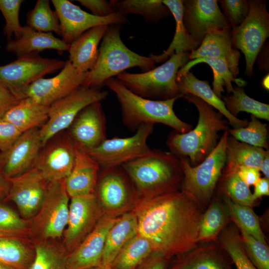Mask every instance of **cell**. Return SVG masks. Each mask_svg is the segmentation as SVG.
Instances as JSON below:
<instances>
[{
    "instance_id": "f35d334b",
    "label": "cell",
    "mask_w": 269,
    "mask_h": 269,
    "mask_svg": "<svg viewBox=\"0 0 269 269\" xmlns=\"http://www.w3.org/2000/svg\"><path fill=\"white\" fill-rule=\"evenodd\" d=\"M219 247L229 255L237 269H258L247 256L237 226H226L218 235Z\"/></svg>"
},
{
    "instance_id": "d6986e66",
    "label": "cell",
    "mask_w": 269,
    "mask_h": 269,
    "mask_svg": "<svg viewBox=\"0 0 269 269\" xmlns=\"http://www.w3.org/2000/svg\"><path fill=\"white\" fill-rule=\"evenodd\" d=\"M183 21L189 34L200 45L212 28H231L216 0H183Z\"/></svg>"
},
{
    "instance_id": "816d5d0a",
    "label": "cell",
    "mask_w": 269,
    "mask_h": 269,
    "mask_svg": "<svg viewBox=\"0 0 269 269\" xmlns=\"http://www.w3.org/2000/svg\"><path fill=\"white\" fill-rule=\"evenodd\" d=\"M20 100L0 80V118Z\"/></svg>"
},
{
    "instance_id": "91938a15",
    "label": "cell",
    "mask_w": 269,
    "mask_h": 269,
    "mask_svg": "<svg viewBox=\"0 0 269 269\" xmlns=\"http://www.w3.org/2000/svg\"><path fill=\"white\" fill-rule=\"evenodd\" d=\"M94 269H109V267H105V266H103L101 265V266H99V268H96Z\"/></svg>"
},
{
    "instance_id": "2e32d148",
    "label": "cell",
    "mask_w": 269,
    "mask_h": 269,
    "mask_svg": "<svg viewBox=\"0 0 269 269\" xmlns=\"http://www.w3.org/2000/svg\"><path fill=\"white\" fill-rule=\"evenodd\" d=\"M120 166L103 170L94 193L105 213L114 216L123 214L135 202L136 196L130 186Z\"/></svg>"
},
{
    "instance_id": "6f0895ef",
    "label": "cell",
    "mask_w": 269,
    "mask_h": 269,
    "mask_svg": "<svg viewBox=\"0 0 269 269\" xmlns=\"http://www.w3.org/2000/svg\"><path fill=\"white\" fill-rule=\"evenodd\" d=\"M147 269H165V264L162 260L158 259L153 262Z\"/></svg>"
},
{
    "instance_id": "d590c367",
    "label": "cell",
    "mask_w": 269,
    "mask_h": 269,
    "mask_svg": "<svg viewBox=\"0 0 269 269\" xmlns=\"http://www.w3.org/2000/svg\"><path fill=\"white\" fill-rule=\"evenodd\" d=\"M152 252L149 242L137 233L123 247L111 267L114 269H134Z\"/></svg>"
},
{
    "instance_id": "3957f363",
    "label": "cell",
    "mask_w": 269,
    "mask_h": 269,
    "mask_svg": "<svg viewBox=\"0 0 269 269\" xmlns=\"http://www.w3.org/2000/svg\"><path fill=\"white\" fill-rule=\"evenodd\" d=\"M121 166L135 187L136 198L178 189L183 177L180 158L170 151L151 149Z\"/></svg>"
},
{
    "instance_id": "f1b7e54d",
    "label": "cell",
    "mask_w": 269,
    "mask_h": 269,
    "mask_svg": "<svg viewBox=\"0 0 269 269\" xmlns=\"http://www.w3.org/2000/svg\"><path fill=\"white\" fill-rule=\"evenodd\" d=\"M162 2L168 8L175 21V34L169 47L159 55L152 53L150 57L155 63L164 62L174 54L190 53L199 45L193 39L186 30L183 21V0H164Z\"/></svg>"
},
{
    "instance_id": "74e56055",
    "label": "cell",
    "mask_w": 269,
    "mask_h": 269,
    "mask_svg": "<svg viewBox=\"0 0 269 269\" xmlns=\"http://www.w3.org/2000/svg\"><path fill=\"white\" fill-rule=\"evenodd\" d=\"M221 196L233 223L240 226L257 239L267 244L259 218L253 207L237 204L225 196Z\"/></svg>"
},
{
    "instance_id": "6da1fadb",
    "label": "cell",
    "mask_w": 269,
    "mask_h": 269,
    "mask_svg": "<svg viewBox=\"0 0 269 269\" xmlns=\"http://www.w3.org/2000/svg\"><path fill=\"white\" fill-rule=\"evenodd\" d=\"M134 206L138 234L159 256L182 255L198 245L203 208L185 191L175 189L136 198Z\"/></svg>"
},
{
    "instance_id": "7402d4cb",
    "label": "cell",
    "mask_w": 269,
    "mask_h": 269,
    "mask_svg": "<svg viewBox=\"0 0 269 269\" xmlns=\"http://www.w3.org/2000/svg\"><path fill=\"white\" fill-rule=\"evenodd\" d=\"M118 218L104 214L90 234L67 256L68 269H89L102 265L108 232Z\"/></svg>"
},
{
    "instance_id": "ba28073f",
    "label": "cell",
    "mask_w": 269,
    "mask_h": 269,
    "mask_svg": "<svg viewBox=\"0 0 269 269\" xmlns=\"http://www.w3.org/2000/svg\"><path fill=\"white\" fill-rule=\"evenodd\" d=\"M248 14L231 32L234 47L240 50L246 60L245 74L251 76L257 56L269 36V13L265 0H248Z\"/></svg>"
},
{
    "instance_id": "8992f818",
    "label": "cell",
    "mask_w": 269,
    "mask_h": 269,
    "mask_svg": "<svg viewBox=\"0 0 269 269\" xmlns=\"http://www.w3.org/2000/svg\"><path fill=\"white\" fill-rule=\"evenodd\" d=\"M189 53L174 54L162 65L141 73L123 72L116 76L126 88L146 99L180 98L176 82L178 71L190 60Z\"/></svg>"
},
{
    "instance_id": "52a82bcc",
    "label": "cell",
    "mask_w": 269,
    "mask_h": 269,
    "mask_svg": "<svg viewBox=\"0 0 269 269\" xmlns=\"http://www.w3.org/2000/svg\"><path fill=\"white\" fill-rule=\"evenodd\" d=\"M228 131H225L215 147L198 165H191L185 158H179L183 177L181 190L191 195L202 207L211 201L225 166Z\"/></svg>"
},
{
    "instance_id": "f546056e",
    "label": "cell",
    "mask_w": 269,
    "mask_h": 269,
    "mask_svg": "<svg viewBox=\"0 0 269 269\" xmlns=\"http://www.w3.org/2000/svg\"><path fill=\"white\" fill-rule=\"evenodd\" d=\"M269 153V150L251 145L228 135L225 163L222 175L236 171L241 166L259 169L263 160Z\"/></svg>"
},
{
    "instance_id": "c3c4849f",
    "label": "cell",
    "mask_w": 269,
    "mask_h": 269,
    "mask_svg": "<svg viewBox=\"0 0 269 269\" xmlns=\"http://www.w3.org/2000/svg\"><path fill=\"white\" fill-rule=\"evenodd\" d=\"M223 14L230 23L232 29L240 25L247 17L249 10L248 0H219Z\"/></svg>"
},
{
    "instance_id": "5bb4252c",
    "label": "cell",
    "mask_w": 269,
    "mask_h": 269,
    "mask_svg": "<svg viewBox=\"0 0 269 269\" xmlns=\"http://www.w3.org/2000/svg\"><path fill=\"white\" fill-rule=\"evenodd\" d=\"M105 214L94 193L70 198L68 220L63 233L64 244L70 253L94 229Z\"/></svg>"
},
{
    "instance_id": "f5cc1de1",
    "label": "cell",
    "mask_w": 269,
    "mask_h": 269,
    "mask_svg": "<svg viewBox=\"0 0 269 269\" xmlns=\"http://www.w3.org/2000/svg\"><path fill=\"white\" fill-rule=\"evenodd\" d=\"M236 171L240 178L249 187L255 186L261 178L260 171L257 168L241 166Z\"/></svg>"
},
{
    "instance_id": "4fadbf2b",
    "label": "cell",
    "mask_w": 269,
    "mask_h": 269,
    "mask_svg": "<svg viewBox=\"0 0 269 269\" xmlns=\"http://www.w3.org/2000/svg\"><path fill=\"white\" fill-rule=\"evenodd\" d=\"M51 2L59 19L62 39L68 44L94 27L121 25L128 22L126 15L117 12L107 16L100 17L84 11L67 0H52Z\"/></svg>"
},
{
    "instance_id": "44dd1931",
    "label": "cell",
    "mask_w": 269,
    "mask_h": 269,
    "mask_svg": "<svg viewBox=\"0 0 269 269\" xmlns=\"http://www.w3.org/2000/svg\"><path fill=\"white\" fill-rule=\"evenodd\" d=\"M42 147L39 130L33 129L22 133L14 143L0 157L2 173L7 179L34 166Z\"/></svg>"
},
{
    "instance_id": "d6a6232c",
    "label": "cell",
    "mask_w": 269,
    "mask_h": 269,
    "mask_svg": "<svg viewBox=\"0 0 269 269\" xmlns=\"http://www.w3.org/2000/svg\"><path fill=\"white\" fill-rule=\"evenodd\" d=\"M200 63H205L212 68L214 76L212 90L220 98L222 97V93L224 92V87L228 94L233 91L232 82H236L240 86L246 83L243 80L234 77L224 59L213 57L200 58L189 61L178 71L177 77L189 71L193 66Z\"/></svg>"
},
{
    "instance_id": "ffe728a7",
    "label": "cell",
    "mask_w": 269,
    "mask_h": 269,
    "mask_svg": "<svg viewBox=\"0 0 269 269\" xmlns=\"http://www.w3.org/2000/svg\"><path fill=\"white\" fill-rule=\"evenodd\" d=\"M68 129L67 134L76 147L84 151L97 146L106 139V118L101 102L84 108Z\"/></svg>"
},
{
    "instance_id": "4dcf8cb0",
    "label": "cell",
    "mask_w": 269,
    "mask_h": 269,
    "mask_svg": "<svg viewBox=\"0 0 269 269\" xmlns=\"http://www.w3.org/2000/svg\"><path fill=\"white\" fill-rule=\"evenodd\" d=\"M49 107L29 97L21 99L1 117L22 133L42 126L48 118Z\"/></svg>"
},
{
    "instance_id": "83f0119b",
    "label": "cell",
    "mask_w": 269,
    "mask_h": 269,
    "mask_svg": "<svg viewBox=\"0 0 269 269\" xmlns=\"http://www.w3.org/2000/svg\"><path fill=\"white\" fill-rule=\"evenodd\" d=\"M137 233V220L132 211L119 216L108 232L102 256V265L111 267L123 247Z\"/></svg>"
},
{
    "instance_id": "8d00e7d4",
    "label": "cell",
    "mask_w": 269,
    "mask_h": 269,
    "mask_svg": "<svg viewBox=\"0 0 269 269\" xmlns=\"http://www.w3.org/2000/svg\"><path fill=\"white\" fill-rule=\"evenodd\" d=\"M222 101L234 117H237L241 112H245L258 119L269 121V105L249 97L240 87H234L232 94L224 97Z\"/></svg>"
},
{
    "instance_id": "680465c9",
    "label": "cell",
    "mask_w": 269,
    "mask_h": 269,
    "mask_svg": "<svg viewBox=\"0 0 269 269\" xmlns=\"http://www.w3.org/2000/svg\"><path fill=\"white\" fill-rule=\"evenodd\" d=\"M0 269H12L0 263Z\"/></svg>"
},
{
    "instance_id": "8fae6325",
    "label": "cell",
    "mask_w": 269,
    "mask_h": 269,
    "mask_svg": "<svg viewBox=\"0 0 269 269\" xmlns=\"http://www.w3.org/2000/svg\"><path fill=\"white\" fill-rule=\"evenodd\" d=\"M153 126L141 125L131 136L107 138L97 146L84 151L96 160L101 168L121 166L151 150L147 140L153 132Z\"/></svg>"
},
{
    "instance_id": "94428289",
    "label": "cell",
    "mask_w": 269,
    "mask_h": 269,
    "mask_svg": "<svg viewBox=\"0 0 269 269\" xmlns=\"http://www.w3.org/2000/svg\"></svg>"
},
{
    "instance_id": "836d02e7",
    "label": "cell",
    "mask_w": 269,
    "mask_h": 269,
    "mask_svg": "<svg viewBox=\"0 0 269 269\" xmlns=\"http://www.w3.org/2000/svg\"><path fill=\"white\" fill-rule=\"evenodd\" d=\"M110 2L115 12L124 15H139L149 22H158L171 14L160 0H122Z\"/></svg>"
},
{
    "instance_id": "9c48e42d",
    "label": "cell",
    "mask_w": 269,
    "mask_h": 269,
    "mask_svg": "<svg viewBox=\"0 0 269 269\" xmlns=\"http://www.w3.org/2000/svg\"><path fill=\"white\" fill-rule=\"evenodd\" d=\"M107 95L106 91L82 86L50 105L48 120L39 129L42 147L53 137L68 129L84 108L95 102H101Z\"/></svg>"
},
{
    "instance_id": "e0dca14e",
    "label": "cell",
    "mask_w": 269,
    "mask_h": 269,
    "mask_svg": "<svg viewBox=\"0 0 269 269\" xmlns=\"http://www.w3.org/2000/svg\"><path fill=\"white\" fill-rule=\"evenodd\" d=\"M44 147L34 166L48 182L64 180L74 164L76 150L74 144L67 134L58 136L57 134Z\"/></svg>"
},
{
    "instance_id": "db71d44e",
    "label": "cell",
    "mask_w": 269,
    "mask_h": 269,
    "mask_svg": "<svg viewBox=\"0 0 269 269\" xmlns=\"http://www.w3.org/2000/svg\"><path fill=\"white\" fill-rule=\"evenodd\" d=\"M253 196L257 200L263 196L269 195V179L266 177L260 178L256 185Z\"/></svg>"
},
{
    "instance_id": "4316f807",
    "label": "cell",
    "mask_w": 269,
    "mask_h": 269,
    "mask_svg": "<svg viewBox=\"0 0 269 269\" xmlns=\"http://www.w3.org/2000/svg\"><path fill=\"white\" fill-rule=\"evenodd\" d=\"M176 82L179 93L183 97L191 94L201 99L225 117L233 128L247 125L248 120L240 119L229 112L223 101L214 92L207 81L199 80L192 72L188 71L177 77Z\"/></svg>"
},
{
    "instance_id": "7a4b0ae2",
    "label": "cell",
    "mask_w": 269,
    "mask_h": 269,
    "mask_svg": "<svg viewBox=\"0 0 269 269\" xmlns=\"http://www.w3.org/2000/svg\"><path fill=\"white\" fill-rule=\"evenodd\" d=\"M183 97L196 107L199 116L197 124L185 133L175 131L170 133L166 143L170 152L179 158H187L191 165L195 166L215 147L219 133L229 130V123L221 113L198 97L191 94Z\"/></svg>"
},
{
    "instance_id": "bcb514c9",
    "label": "cell",
    "mask_w": 269,
    "mask_h": 269,
    "mask_svg": "<svg viewBox=\"0 0 269 269\" xmlns=\"http://www.w3.org/2000/svg\"><path fill=\"white\" fill-rule=\"evenodd\" d=\"M22 0H0V11L5 19L3 28L7 40L19 38L24 30L19 22V12Z\"/></svg>"
},
{
    "instance_id": "277c9868",
    "label": "cell",
    "mask_w": 269,
    "mask_h": 269,
    "mask_svg": "<svg viewBox=\"0 0 269 269\" xmlns=\"http://www.w3.org/2000/svg\"><path fill=\"white\" fill-rule=\"evenodd\" d=\"M105 85L116 95L121 109L123 121L131 131L140 126L160 123L179 133L192 129V125L181 120L173 110L175 102L179 98L153 100L140 97L126 88L116 78L108 79Z\"/></svg>"
},
{
    "instance_id": "f6af8a7d",
    "label": "cell",
    "mask_w": 269,
    "mask_h": 269,
    "mask_svg": "<svg viewBox=\"0 0 269 269\" xmlns=\"http://www.w3.org/2000/svg\"><path fill=\"white\" fill-rule=\"evenodd\" d=\"M235 225L240 232L245 251L254 265L258 269H269L268 245L257 239L240 226Z\"/></svg>"
},
{
    "instance_id": "1f68e13d",
    "label": "cell",
    "mask_w": 269,
    "mask_h": 269,
    "mask_svg": "<svg viewBox=\"0 0 269 269\" xmlns=\"http://www.w3.org/2000/svg\"><path fill=\"white\" fill-rule=\"evenodd\" d=\"M172 269H231L219 248L214 245H198L181 255Z\"/></svg>"
},
{
    "instance_id": "cb8c5ba5",
    "label": "cell",
    "mask_w": 269,
    "mask_h": 269,
    "mask_svg": "<svg viewBox=\"0 0 269 269\" xmlns=\"http://www.w3.org/2000/svg\"><path fill=\"white\" fill-rule=\"evenodd\" d=\"M100 169L98 163L90 155L76 148L73 167L64 179L70 198L94 193Z\"/></svg>"
},
{
    "instance_id": "7bdbcfd3",
    "label": "cell",
    "mask_w": 269,
    "mask_h": 269,
    "mask_svg": "<svg viewBox=\"0 0 269 269\" xmlns=\"http://www.w3.org/2000/svg\"><path fill=\"white\" fill-rule=\"evenodd\" d=\"M228 134L240 141L269 150L268 125L254 116L251 115V121L246 127L229 129Z\"/></svg>"
},
{
    "instance_id": "681fc988",
    "label": "cell",
    "mask_w": 269,
    "mask_h": 269,
    "mask_svg": "<svg viewBox=\"0 0 269 269\" xmlns=\"http://www.w3.org/2000/svg\"><path fill=\"white\" fill-rule=\"evenodd\" d=\"M21 134L13 125L0 118V151L5 152Z\"/></svg>"
},
{
    "instance_id": "ac0fdd59",
    "label": "cell",
    "mask_w": 269,
    "mask_h": 269,
    "mask_svg": "<svg viewBox=\"0 0 269 269\" xmlns=\"http://www.w3.org/2000/svg\"><path fill=\"white\" fill-rule=\"evenodd\" d=\"M7 180L9 182L7 196L15 204L21 215L28 218L35 215L49 182L35 166Z\"/></svg>"
},
{
    "instance_id": "484cf974",
    "label": "cell",
    "mask_w": 269,
    "mask_h": 269,
    "mask_svg": "<svg viewBox=\"0 0 269 269\" xmlns=\"http://www.w3.org/2000/svg\"><path fill=\"white\" fill-rule=\"evenodd\" d=\"M109 25H102L89 29L72 42L69 46V61L81 73L89 71L99 54V44Z\"/></svg>"
},
{
    "instance_id": "7dc6e473",
    "label": "cell",
    "mask_w": 269,
    "mask_h": 269,
    "mask_svg": "<svg viewBox=\"0 0 269 269\" xmlns=\"http://www.w3.org/2000/svg\"><path fill=\"white\" fill-rule=\"evenodd\" d=\"M28 230L25 220L11 209L0 204V238L19 239Z\"/></svg>"
},
{
    "instance_id": "9f6ffc18",
    "label": "cell",
    "mask_w": 269,
    "mask_h": 269,
    "mask_svg": "<svg viewBox=\"0 0 269 269\" xmlns=\"http://www.w3.org/2000/svg\"><path fill=\"white\" fill-rule=\"evenodd\" d=\"M259 170L263 173L265 177L269 179V153L263 160Z\"/></svg>"
},
{
    "instance_id": "ee69618b",
    "label": "cell",
    "mask_w": 269,
    "mask_h": 269,
    "mask_svg": "<svg viewBox=\"0 0 269 269\" xmlns=\"http://www.w3.org/2000/svg\"><path fill=\"white\" fill-rule=\"evenodd\" d=\"M67 256L57 247L46 243L35 246V256L29 269H68Z\"/></svg>"
},
{
    "instance_id": "7c38bea8",
    "label": "cell",
    "mask_w": 269,
    "mask_h": 269,
    "mask_svg": "<svg viewBox=\"0 0 269 269\" xmlns=\"http://www.w3.org/2000/svg\"><path fill=\"white\" fill-rule=\"evenodd\" d=\"M65 61L42 57L38 54L17 58L0 66V80L19 99L27 88L38 79L61 69Z\"/></svg>"
},
{
    "instance_id": "5b68a950",
    "label": "cell",
    "mask_w": 269,
    "mask_h": 269,
    "mask_svg": "<svg viewBox=\"0 0 269 269\" xmlns=\"http://www.w3.org/2000/svg\"><path fill=\"white\" fill-rule=\"evenodd\" d=\"M120 25H110L99 48L97 60L88 72L83 86L100 89L106 81L132 67L143 72L154 68L150 57L140 55L129 49L122 41Z\"/></svg>"
},
{
    "instance_id": "9a60e30c",
    "label": "cell",
    "mask_w": 269,
    "mask_h": 269,
    "mask_svg": "<svg viewBox=\"0 0 269 269\" xmlns=\"http://www.w3.org/2000/svg\"><path fill=\"white\" fill-rule=\"evenodd\" d=\"M87 73L80 72L67 60L60 72L55 76L50 78H41L30 84L25 90L24 96L49 107L83 86Z\"/></svg>"
},
{
    "instance_id": "603a6c76",
    "label": "cell",
    "mask_w": 269,
    "mask_h": 269,
    "mask_svg": "<svg viewBox=\"0 0 269 269\" xmlns=\"http://www.w3.org/2000/svg\"><path fill=\"white\" fill-rule=\"evenodd\" d=\"M231 29L219 28L210 29L199 46L190 53L189 59L213 57L224 59L235 78L240 72V54L233 46Z\"/></svg>"
},
{
    "instance_id": "e575fe53",
    "label": "cell",
    "mask_w": 269,
    "mask_h": 269,
    "mask_svg": "<svg viewBox=\"0 0 269 269\" xmlns=\"http://www.w3.org/2000/svg\"><path fill=\"white\" fill-rule=\"evenodd\" d=\"M229 217L224 204L214 197L200 219L198 243L215 241L226 226Z\"/></svg>"
},
{
    "instance_id": "f907efd6",
    "label": "cell",
    "mask_w": 269,
    "mask_h": 269,
    "mask_svg": "<svg viewBox=\"0 0 269 269\" xmlns=\"http://www.w3.org/2000/svg\"><path fill=\"white\" fill-rule=\"evenodd\" d=\"M81 5L89 9L92 14L105 17L115 12L110 1L105 0H78Z\"/></svg>"
},
{
    "instance_id": "11a10c76",
    "label": "cell",
    "mask_w": 269,
    "mask_h": 269,
    "mask_svg": "<svg viewBox=\"0 0 269 269\" xmlns=\"http://www.w3.org/2000/svg\"><path fill=\"white\" fill-rule=\"evenodd\" d=\"M9 190V182L7 178L0 173V199L7 196Z\"/></svg>"
},
{
    "instance_id": "60d3db41",
    "label": "cell",
    "mask_w": 269,
    "mask_h": 269,
    "mask_svg": "<svg viewBox=\"0 0 269 269\" xmlns=\"http://www.w3.org/2000/svg\"><path fill=\"white\" fill-rule=\"evenodd\" d=\"M27 25L40 32H54L61 36L59 19L48 0H37L34 7L26 15Z\"/></svg>"
},
{
    "instance_id": "d4e9b609",
    "label": "cell",
    "mask_w": 269,
    "mask_h": 269,
    "mask_svg": "<svg viewBox=\"0 0 269 269\" xmlns=\"http://www.w3.org/2000/svg\"><path fill=\"white\" fill-rule=\"evenodd\" d=\"M70 44L57 38L51 32H43L35 30L27 25L21 36L7 41L5 49L14 53L17 58L37 54L46 49H54L62 53L68 51Z\"/></svg>"
},
{
    "instance_id": "30bf717a",
    "label": "cell",
    "mask_w": 269,
    "mask_h": 269,
    "mask_svg": "<svg viewBox=\"0 0 269 269\" xmlns=\"http://www.w3.org/2000/svg\"><path fill=\"white\" fill-rule=\"evenodd\" d=\"M69 199L64 180L49 182L43 202L32 220L33 233L42 239L60 238L68 223Z\"/></svg>"
},
{
    "instance_id": "b9f144b4",
    "label": "cell",
    "mask_w": 269,
    "mask_h": 269,
    "mask_svg": "<svg viewBox=\"0 0 269 269\" xmlns=\"http://www.w3.org/2000/svg\"><path fill=\"white\" fill-rule=\"evenodd\" d=\"M218 183L221 195L240 205L251 207L256 205L257 200L254 198L249 186L240 178L237 171L222 174Z\"/></svg>"
},
{
    "instance_id": "ab89813d",
    "label": "cell",
    "mask_w": 269,
    "mask_h": 269,
    "mask_svg": "<svg viewBox=\"0 0 269 269\" xmlns=\"http://www.w3.org/2000/svg\"><path fill=\"white\" fill-rule=\"evenodd\" d=\"M31 255L19 240L0 238V263L12 269H29Z\"/></svg>"
}]
</instances>
